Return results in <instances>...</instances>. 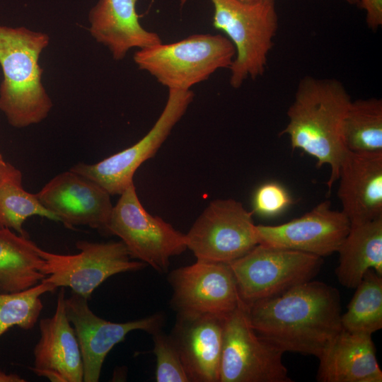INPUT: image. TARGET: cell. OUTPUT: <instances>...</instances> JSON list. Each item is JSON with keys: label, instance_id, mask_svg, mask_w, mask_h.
Segmentation results:
<instances>
[{"label": "cell", "instance_id": "10", "mask_svg": "<svg viewBox=\"0 0 382 382\" xmlns=\"http://www.w3.org/2000/svg\"><path fill=\"white\" fill-rule=\"evenodd\" d=\"M283 354L253 330L242 303L225 318L219 382H291Z\"/></svg>", "mask_w": 382, "mask_h": 382}, {"label": "cell", "instance_id": "26", "mask_svg": "<svg viewBox=\"0 0 382 382\" xmlns=\"http://www.w3.org/2000/svg\"><path fill=\"white\" fill-rule=\"evenodd\" d=\"M57 288L42 279L37 284L17 292L0 293V337L10 328L18 326L32 329L40 316L43 304L40 296Z\"/></svg>", "mask_w": 382, "mask_h": 382}, {"label": "cell", "instance_id": "21", "mask_svg": "<svg viewBox=\"0 0 382 382\" xmlns=\"http://www.w3.org/2000/svg\"><path fill=\"white\" fill-rule=\"evenodd\" d=\"M337 253L335 274L343 286L355 289L369 270L382 276V217L350 226Z\"/></svg>", "mask_w": 382, "mask_h": 382}, {"label": "cell", "instance_id": "7", "mask_svg": "<svg viewBox=\"0 0 382 382\" xmlns=\"http://www.w3.org/2000/svg\"><path fill=\"white\" fill-rule=\"evenodd\" d=\"M107 233L120 237L132 258L161 273L167 272L172 257L187 249L185 234L144 209L134 183L112 207Z\"/></svg>", "mask_w": 382, "mask_h": 382}, {"label": "cell", "instance_id": "20", "mask_svg": "<svg viewBox=\"0 0 382 382\" xmlns=\"http://www.w3.org/2000/svg\"><path fill=\"white\" fill-rule=\"evenodd\" d=\"M320 382H381L371 335L343 329L318 358Z\"/></svg>", "mask_w": 382, "mask_h": 382}, {"label": "cell", "instance_id": "22", "mask_svg": "<svg viewBox=\"0 0 382 382\" xmlns=\"http://www.w3.org/2000/svg\"><path fill=\"white\" fill-rule=\"evenodd\" d=\"M28 237L0 228V291L17 292L40 283L44 260Z\"/></svg>", "mask_w": 382, "mask_h": 382}, {"label": "cell", "instance_id": "18", "mask_svg": "<svg viewBox=\"0 0 382 382\" xmlns=\"http://www.w3.org/2000/svg\"><path fill=\"white\" fill-rule=\"evenodd\" d=\"M337 195L350 226L382 217V151H346Z\"/></svg>", "mask_w": 382, "mask_h": 382}, {"label": "cell", "instance_id": "17", "mask_svg": "<svg viewBox=\"0 0 382 382\" xmlns=\"http://www.w3.org/2000/svg\"><path fill=\"white\" fill-rule=\"evenodd\" d=\"M65 299L62 287L54 313L40 321V338L34 348V366L31 370L53 382H81L82 356L74 329L66 315Z\"/></svg>", "mask_w": 382, "mask_h": 382}, {"label": "cell", "instance_id": "8", "mask_svg": "<svg viewBox=\"0 0 382 382\" xmlns=\"http://www.w3.org/2000/svg\"><path fill=\"white\" fill-rule=\"evenodd\" d=\"M77 254L62 255L45 251L37 246L44 260V280L58 287H69L72 292L90 299L94 290L111 276L142 269L145 263L134 261L126 245L119 242L94 243L79 241Z\"/></svg>", "mask_w": 382, "mask_h": 382}, {"label": "cell", "instance_id": "15", "mask_svg": "<svg viewBox=\"0 0 382 382\" xmlns=\"http://www.w3.org/2000/svg\"><path fill=\"white\" fill-rule=\"evenodd\" d=\"M40 203L69 228L84 225L107 233L110 195L71 170L58 174L35 194Z\"/></svg>", "mask_w": 382, "mask_h": 382}, {"label": "cell", "instance_id": "19", "mask_svg": "<svg viewBox=\"0 0 382 382\" xmlns=\"http://www.w3.org/2000/svg\"><path fill=\"white\" fill-rule=\"evenodd\" d=\"M137 1L98 0L89 11L91 35L108 48L115 60L123 59L132 48L143 49L162 42L156 33L140 23Z\"/></svg>", "mask_w": 382, "mask_h": 382}, {"label": "cell", "instance_id": "14", "mask_svg": "<svg viewBox=\"0 0 382 382\" xmlns=\"http://www.w3.org/2000/svg\"><path fill=\"white\" fill-rule=\"evenodd\" d=\"M325 200L299 218L276 226L257 225L259 243L325 257L337 253L350 228L347 216Z\"/></svg>", "mask_w": 382, "mask_h": 382}, {"label": "cell", "instance_id": "9", "mask_svg": "<svg viewBox=\"0 0 382 382\" xmlns=\"http://www.w3.org/2000/svg\"><path fill=\"white\" fill-rule=\"evenodd\" d=\"M197 260L230 263L259 244L253 212L233 199L211 202L187 234Z\"/></svg>", "mask_w": 382, "mask_h": 382}, {"label": "cell", "instance_id": "23", "mask_svg": "<svg viewBox=\"0 0 382 382\" xmlns=\"http://www.w3.org/2000/svg\"><path fill=\"white\" fill-rule=\"evenodd\" d=\"M342 139L347 151H382V100H352L343 119Z\"/></svg>", "mask_w": 382, "mask_h": 382}, {"label": "cell", "instance_id": "30", "mask_svg": "<svg viewBox=\"0 0 382 382\" xmlns=\"http://www.w3.org/2000/svg\"><path fill=\"white\" fill-rule=\"evenodd\" d=\"M22 174L21 172L11 163L6 162L0 154V183L3 180Z\"/></svg>", "mask_w": 382, "mask_h": 382}, {"label": "cell", "instance_id": "29", "mask_svg": "<svg viewBox=\"0 0 382 382\" xmlns=\"http://www.w3.org/2000/svg\"><path fill=\"white\" fill-rule=\"evenodd\" d=\"M359 4L366 12L368 28L376 31L382 25V0H359Z\"/></svg>", "mask_w": 382, "mask_h": 382}, {"label": "cell", "instance_id": "24", "mask_svg": "<svg viewBox=\"0 0 382 382\" xmlns=\"http://www.w3.org/2000/svg\"><path fill=\"white\" fill-rule=\"evenodd\" d=\"M342 314V328L354 333L371 335L382 328V276L369 270Z\"/></svg>", "mask_w": 382, "mask_h": 382}, {"label": "cell", "instance_id": "31", "mask_svg": "<svg viewBox=\"0 0 382 382\" xmlns=\"http://www.w3.org/2000/svg\"><path fill=\"white\" fill-rule=\"evenodd\" d=\"M25 380L16 374L0 371V382H25Z\"/></svg>", "mask_w": 382, "mask_h": 382}, {"label": "cell", "instance_id": "27", "mask_svg": "<svg viewBox=\"0 0 382 382\" xmlns=\"http://www.w3.org/2000/svg\"><path fill=\"white\" fill-rule=\"evenodd\" d=\"M156 359L157 382H190L178 351L170 335L158 330L151 334Z\"/></svg>", "mask_w": 382, "mask_h": 382}, {"label": "cell", "instance_id": "12", "mask_svg": "<svg viewBox=\"0 0 382 382\" xmlns=\"http://www.w3.org/2000/svg\"><path fill=\"white\" fill-rule=\"evenodd\" d=\"M168 282L178 312L209 313L227 317L243 303L228 265L197 260L173 270Z\"/></svg>", "mask_w": 382, "mask_h": 382}, {"label": "cell", "instance_id": "6", "mask_svg": "<svg viewBox=\"0 0 382 382\" xmlns=\"http://www.w3.org/2000/svg\"><path fill=\"white\" fill-rule=\"evenodd\" d=\"M322 264L321 257L262 243L228 263L245 305L277 296L312 280Z\"/></svg>", "mask_w": 382, "mask_h": 382}, {"label": "cell", "instance_id": "4", "mask_svg": "<svg viewBox=\"0 0 382 382\" xmlns=\"http://www.w3.org/2000/svg\"><path fill=\"white\" fill-rule=\"evenodd\" d=\"M187 1L180 0V5ZM210 1L213 26L226 35L236 50L229 82L233 88H239L248 78L255 79L265 71L278 29L275 0Z\"/></svg>", "mask_w": 382, "mask_h": 382}, {"label": "cell", "instance_id": "1", "mask_svg": "<svg viewBox=\"0 0 382 382\" xmlns=\"http://www.w3.org/2000/svg\"><path fill=\"white\" fill-rule=\"evenodd\" d=\"M244 306L253 330L284 353L319 358L342 329L339 291L313 279Z\"/></svg>", "mask_w": 382, "mask_h": 382}, {"label": "cell", "instance_id": "5", "mask_svg": "<svg viewBox=\"0 0 382 382\" xmlns=\"http://www.w3.org/2000/svg\"><path fill=\"white\" fill-rule=\"evenodd\" d=\"M236 50L226 36L195 34L135 52L134 62L168 89L191 90L216 71L231 66Z\"/></svg>", "mask_w": 382, "mask_h": 382}, {"label": "cell", "instance_id": "2", "mask_svg": "<svg viewBox=\"0 0 382 382\" xmlns=\"http://www.w3.org/2000/svg\"><path fill=\"white\" fill-rule=\"evenodd\" d=\"M352 100L342 82L335 79L305 76L299 83L294 100L287 110L288 123L280 134L289 137L293 149L314 157L316 166L330 167L329 189L337 180L347 151L342 125Z\"/></svg>", "mask_w": 382, "mask_h": 382}, {"label": "cell", "instance_id": "16", "mask_svg": "<svg viewBox=\"0 0 382 382\" xmlns=\"http://www.w3.org/2000/svg\"><path fill=\"white\" fill-rule=\"evenodd\" d=\"M226 318L178 312L170 336L191 382H219Z\"/></svg>", "mask_w": 382, "mask_h": 382}, {"label": "cell", "instance_id": "11", "mask_svg": "<svg viewBox=\"0 0 382 382\" xmlns=\"http://www.w3.org/2000/svg\"><path fill=\"white\" fill-rule=\"evenodd\" d=\"M193 98L194 93L191 90L168 89L161 114L143 138L98 163H79L69 170L96 183L110 195H121L134 183L133 177L138 168L156 154Z\"/></svg>", "mask_w": 382, "mask_h": 382}, {"label": "cell", "instance_id": "25", "mask_svg": "<svg viewBox=\"0 0 382 382\" xmlns=\"http://www.w3.org/2000/svg\"><path fill=\"white\" fill-rule=\"evenodd\" d=\"M40 216L59 221L57 216L46 209L35 194L23 188L22 174L7 178L0 183V228L13 229L19 235L28 237L23 228L26 219Z\"/></svg>", "mask_w": 382, "mask_h": 382}, {"label": "cell", "instance_id": "33", "mask_svg": "<svg viewBox=\"0 0 382 382\" xmlns=\"http://www.w3.org/2000/svg\"><path fill=\"white\" fill-rule=\"evenodd\" d=\"M240 1H243V2H255L260 0H240Z\"/></svg>", "mask_w": 382, "mask_h": 382}, {"label": "cell", "instance_id": "28", "mask_svg": "<svg viewBox=\"0 0 382 382\" xmlns=\"http://www.w3.org/2000/svg\"><path fill=\"white\" fill-rule=\"evenodd\" d=\"M292 200L287 190L277 183H267L260 186L253 197V212L272 216L282 212Z\"/></svg>", "mask_w": 382, "mask_h": 382}, {"label": "cell", "instance_id": "13", "mask_svg": "<svg viewBox=\"0 0 382 382\" xmlns=\"http://www.w3.org/2000/svg\"><path fill=\"white\" fill-rule=\"evenodd\" d=\"M88 301L72 292L71 296L65 299V308L79 344L83 381L97 382L105 359L115 345L123 341L131 331L140 330L152 334L161 330L164 317L161 313H156L135 320L114 323L96 316Z\"/></svg>", "mask_w": 382, "mask_h": 382}, {"label": "cell", "instance_id": "3", "mask_svg": "<svg viewBox=\"0 0 382 382\" xmlns=\"http://www.w3.org/2000/svg\"><path fill=\"white\" fill-rule=\"evenodd\" d=\"M49 42L45 33L0 23V110L16 128L42 122L52 107L39 64L40 55Z\"/></svg>", "mask_w": 382, "mask_h": 382}, {"label": "cell", "instance_id": "32", "mask_svg": "<svg viewBox=\"0 0 382 382\" xmlns=\"http://www.w3.org/2000/svg\"><path fill=\"white\" fill-rule=\"evenodd\" d=\"M345 1H347V3L350 4H359V0H345Z\"/></svg>", "mask_w": 382, "mask_h": 382}]
</instances>
